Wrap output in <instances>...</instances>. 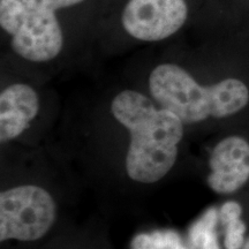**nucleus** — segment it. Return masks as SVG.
Wrapping results in <instances>:
<instances>
[{"label": "nucleus", "instance_id": "f257e3e1", "mask_svg": "<svg viewBox=\"0 0 249 249\" xmlns=\"http://www.w3.org/2000/svg\"><path fill=\"white\" fill-rule=\"evenodd\" d=\"M110 110L129 135L124 156L127 177L140 185L164 179L178 160L185 124L150 95L135 89L116 93Z\"/></svg>", "mask_w": 249, "mask_h": 249}, {"label": "nucleus", "instance_id": "f03ea898", "mask_svg": "<svg viewBox=\"0 0 249 249\" xmlns=\"http://www.w3.org/2000/svg\"><path fill=\"white\" fill-rule=\"evenodd\" d=\"M149 95L186 124L224 119L244 110L249 89L244 81L227 77L210 86L201 85L182 66L161 62L148 77Z\"/></svg>", "mask_w": 249, "mask_h": 249}, {"label": "nucleus", "instance_id": "7ed1b4c3", "mask_svg": "<svg viewBox=\"0 0 249 249\" xmlns=\"http://www.w3.org/2000/svg\"><path fill=\"white\" fill-rule=\"evenodd\" d=\"M86 1L0 0V27L15 54L31 64H48L65 46L60 13Z\"/></svg>", "mask_w": 249, "mask_h": 249}, {"label": "nucleus", "instance_id": "20e7f679", "mask_svg": "<svg viewBox=\"0 0 249 249\" xmlns=\"http://www.w3.org/2000/svg\"><path fill=\"white\" fill-rule=\"evenodd\" d=\"M58 205L43 186L21 183L0 193V241H36L54 225Z\"/></svg>", "mask_w": 249, "mask_h": 249}, {"label": "nucleus", "instance_id": "39448f33", "mask_svg": "<svg viewBox=\"0 0 249 249\" xmlns=\"http://www.w3.org/2000/svg\"><path fill=\"white\" fill-rule=\"evenodd\" d=\"M188 17L187 0H127L120 22L132 38L156 43L178 34Z\"/></svg>", "mask_w": 249, "mask_h": 249}, {"label": "nucleus", "instance_id": "423d86ee", "mask_svg": "<svg viewBox=\"0 0 249 249\" xmlns=\"http://www.w3.org/2000/svg\"><path fill=\"white\" fill-rule=\"evenodd\" d=\"M208 186L216 194L230 195L249 181V142L230 135L214 145L209 157Z\"/></svg>", "mask_w": 249, "mask_h": 249}, {"label": "nucleus", "instance_id": "0eeeda50", "mask_svg": "<svg viewBox=\"0 0 249 249\" xmlns=\"http://www.w3.org/2000/svg\"><path fill=\"white\" fill-rule=\"evenodd\" d=\"M40 111V97L33 86L13 82L0 92V143L18 140L30 128Z\"/></svg>", "mask_w": 249, "mask_h": 249}, {"label": "nucleus", "instance_id": "6e6552de", "mask_svg": "<svg viewBox=\"0 0 249 249\" xmlns=\"http://www.w3.org/2000/svg\"><path fill=\"white\" fill-rule=\"evenodd\" d=\"M242 213V205L236 201H226L218 211L219 220L225 227V249H242L244 247L247 226L241 218Z\"/></svg>", "mask_w": 249, "mask_h": 249}, {"label": "nucleus", "instance_id": "1a4fd4ad", "mask_svg": "<svg viewBox=\"0 0 249 249\" xmlns=\"http://www.w3.org/2000/svg\"><path fill=\"white\" fill-rule=\"evenodd\" d=\"M218 216L216 209L208 210V213L193 226L191 241L197 249H220L218 238L214 231Z\"/></svg>", "mask_w": 249, "mask_h": 249}, {"label": "nucleus", "instance_id": "9d476101", "mask_svg": "<svg viewBox=\"0 0 249 249\" xmlns=\"http://www.w3.org/2000/svg\"><path fill=\"white\" fill-rule=\"evenodd\" d=\"M182 245L176 232L164 231L152 234H140L134 239L133 249H177Z\"/></svg>", "mask_w": 249, "mask_h": 249}, {"label": "nucleus", "instance_id": "9b49d317", "mask_svg": "<svg viewBox=\"0 0 249 249\" xmlns=\"http://www.w3.org/2000/svg\"><path fill=\"white\" fill-rule=\"evenodd\" d=\"M242 249H249V236L247 239H246V242L244 245V247H242Z\"/></svg>", "mask_w": 249, "mask_h": 249}, {"label": "nucleus", "instance_id": "f8f14e48", "mask_svg": "<svg viewBox=\"0 0 249 249\" xmlns=\"http://www.w3.org/2000/svg\"><path fill=\"white\" fill-rule=\"evenodd\" d=\"M177 249H189L188 247H186V246L185 245H181V246H180V247H178V248H177Z\"/></svg>", "mask_w": 249, "mask_h": 249}]
</instances>
